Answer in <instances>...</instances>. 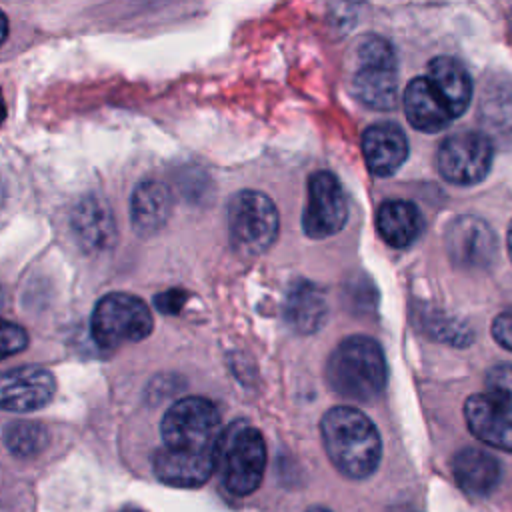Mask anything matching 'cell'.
<instances>
[{
	"label": "cell",
	"mask_w": 512,
	"mask_h": 512,
	"mask_svg": "<svg viewBox=\"0 0 512 512\" xmlns=\"http://www.w3.org/2000/svg\"><path fill=\"white\" fill-rule=\"evenodd\" d=\"M324 450L334 468L352 480L368 478L382 458V440L374 422L354 406H334L320 420Z\"/></svg>",
	"instance_id": "cell-2"
},
{
	"label": "cell",
	"mask_w": 512,
	"mask_h": 512,
	"mask_svg": "<svg viewBox=\"0 0 512 512\" xmlns=\"http://www.w3.org/2000/svg\"><path fill=\"white\" fill-rule=\"evenodd\" d=\"M362 154L374 176H392L408 158L404 130L392 122H376L362 134Z\"/></svg>",
	"instance_id": "cell-12"
},
{
	"label": "cell",
	"mask_w": 512,
	"mask_h": 512,
	"mask_svg": "<svg viewBox=\"0 0 512 512\" xmlns=\"http://www.w3.org/2000/svg\"><path fill=\"white\" fill-rule=\"evenodd\" d=\"M452 470L460 490L472 498L488 496L502 478V466L496 456L486 450L466 446L456 452Z\"/></svg>",
	"instance_id": "cell-15"
},
{
	"label": "cell",
	"mask_w": 512,
	"mask_h": 512,
	"mask_svg": "<svg viewBox=\"0 0 512 512\" xmlns=\"http://www.w3.org/2000/svg\"><path fill=\"white\" fill-rule=\"evenodd\" d=\"M496 406L512 414V364H496L486 374V392Z\"/></svg>",
	"instance_id": "cell-23"
},
{
	"label": "cell",
	"mask_w": 512,
	"mask_h": 512,
	"mask_svg": "<svg viewBox=\"0 0 512 512\" xmlns=\"http://www.w3.org/2000/svg\"><path fill=\"white\" fill-rule=\"evenodd\" d=\"M28 346V334L14 322L0 320V360L22 352Z\"/></svg>",
	"instance_id": "cell-25"
},
{
	"label": "cell",
	"mask_w": 512,
	"mask_h": 512,
	"mask_svg": "<svg viewBox=\"0 0 512 512\" xmlns=\"http://www.w3.org/2000/svg\"><path fill=\"white\" fill-rule=\"evenodd\" d=\"M352 90L368 108L390 110L398 104L396 54L388 40L374 34L360 38Z\"/></svg>",
	"instance_id": "cell-5"
},
{
	"label": "cell",
	"mask_w": 512,
	"mask_h": 512,
	"mask_svg": "<svg viewBox=\"0 0 512 512\" xmlns=\"http://www.w3.org/2000/svg\"><path fill=\"white\" fill-rule=\"evenodd\" d=\"M2 304H4V290L0 288V308H2Z\"/></svg>",
	"instance_id": "cell-33"
},
{
	"label": "cell",
	"mask_w": 512,
	"mask_h": 512,
	"mask_svg": "<svg viewBox=\"0 0 512 512\" xmlns=\"http://www.w3.org/2000/svg\"><path fill=\"white\" fill-rule=\"evenodd\" d=\"M120 512H144V510H140V508H134V506H128V508H124V510H120Z\"/></svg>",
	"instance_id": "cell-32"
},
{
	"label": "cell",
	"mask_w": 512,
	"mask_h": 512,
	"mask_svg": "<svg viewBox=\"0 0 512 512\" xmlns=\"http://www.w3.org/2000/svg\"><path fill=\"white\" fill-rule=\"evenodd\" d=\"M436 160L438 172L446 182L472 186L488 176L494 160V144L484 132H454L442 140Z\"/></svg>",
	"instance_id": "cell-8"
},
{
	"label": "cell",
	"mask_w": 512,
	"mask_h": 512,
	"mask_svg": "<svg viewBox=\"0 0 512 512\" xmlns=\"http://www.w3.org/2000/svg\"><path fill=\"white\" fill-rule=\"evenodd\" d=\"M506 246H508V256L512 260V222H510V228H508V236H506Z\"/></svg>",
	"instance_id": "cell-29"
},
{
	"label": "cell",
	"mask_w": 512,
	"mask_h": 512,
	"mask_svg": "<svg viewBox=\"0 0 512 512\" xmlns=\"http://www.w3.org/2000/svg\"><path fill=\"white\" fill-rule=\"evenodd\" d=\"M492 336L494 340L512 352V310L502 312L492 322Z\"/></svg>",
	"instance_id": "cell-26"
},
{
	"label": "cell",
	"mask_w": 512,
	"mask_h": 512,
	"mask_svg": "<svg viewBox=\"0 0 512 512\" xmlns=\"http://www.w3.org/2000/svg\"><path fill=\"white\" fill-rule=\"evenodd\" d=\"M426 80L432 84L452 118L466 112L472 100V80L462 62L452 56H436L428 64Z\"/></svg>",
	"instance_id": "cell-16"
},
{
	"label": "cell",
	"mask_w": 512,
	"mask_h": 512,
	"mask_svg": "<svg viewBox=\"0 0 512 512\" xmlns=\"http://www.w3.org/2000/svg\"><path fill=\"white\" fill-rule=\"evenodd\" d=\"M376 230L394 248H408L424 230L422 212L408 200H386L376 212Z\"/></svg>",
	"instance_id": "cell-20"
},
{
	"label": "cell",
	"mask_w": 512,
	"mask_h": 512,
	"mask_svg": "<svg viewBox=\"0 0 512 512\" xmlns=\"http://www.w3.org/2000/svg\"><path fill=\"white\" fill-rule=\"evenodd\" d=\"M446 250L452 264L460 270H488L498 258V238L486 220L464 214L450 222Z\"/></svg>",
	"instance_id": "cell-10"
},
{
	"label": "cell",
	"mask_w": 512,
	"mask_h": 512,
	"mask_svg": "<svg viewBox=\"0 0 512 512\" xmlns=\"http://www.w3.org/2000/svg\"><path fill=\"white\" fill-rule=\"evenodd\" d=\"M154 328L152 312L144 300L128 292L102 296L92 312L90 330L100 348L114 350L144 340Z\"/></svg>",
	"instance_id": "cell-6"
},
{
	"label": "cell",
	"mask_w": 512,
	"mask_h": 512,
	"mask_svg": "<svg viewBox=\"0 0 512 512\" xmlns=\"http://www.w3.org/2000/svg\"><path fill=\"white\" fill-rule=\"evenodd\" d=\"M328 304L324 292L310 280L290 284L284 300V320L298 334H312L326 322Z\"/></svg>",
	"instance_id": "cell-18"
},
{
	"label": "cell",
	"mask_w": 512,
	"mask_h": 512,
	"mask_svg": "<svg viewBox=\"0 0 512 512\" xmlns=\"http://www.w3.org/2000/svg\"><path fill=\"white\" fill-rule=\"evenodd\" d=\"M328 386L342 398L368 404L388 382V366L380 344L362 334L344 338L326 362Z\"/></svg>",
	"instance_id": "cell-3"
},
{
	"label": "cell",
	"mask_w": 512,
	"mask_h": 512,
	"mask_svg": "<svg viewBox=\"0 0 512 512\" xmlns=\"http://www.w3.org/2000/svg\"><path fill=\"white\" fill-rule=\"evenodd\" d=\"M6 112V108H4V102H2V98H0V124H2V120H4V114Z\"/></svg>",
	"instance_id": "cell-31"
},
{
	"label": "cell",
	"mask_w": 512,
	"mask_h": 512,
	"mask_svg": "<svg viewBox=\"0 0 512 512\" xmlns=\"http://www.w3.org/2000/svg\"><path fill=\"white\" fill-rule=\"evenodd\" d=\"M6 36H8V18H6V14L0 10V44L6 40Z\"/></svg>",
	"instance_id": "cell-28"
},
{
	"label": "cell",
	"mask_w": 512,
	"mask_h": 512,
	"mask_svg": "<svg viewBox=\"0 0 512 512\" xmlns=\"http://www.w3.org/2000/svg\"><path fill=\"white\" fill-rule=\"evenodd\" d=\"M464 420L480 442L512 452V414L496 406L486 394H474L466 400Z\"/></svg>",
	"instance_id": "cell-14"
},
{
	"label": "cell",
	"mask_w": 512,
	"mask_h": 512,
	"mask_svg": "<svg viewBox=\"0 0 512 512\" xmlns=\"http://www.w3.org/2000/svg\"><path fill=\"white\" fill-rule=\"evenodd\" d=\"M280 228L274 202L258 190H240L228 202V234L242 256H260L276 240Z\"/></svg>",
	"instance_id": "cell-7"
},
{
	"label": "cell",
	"mask_w": 512,
	"mask_h": 512,
	"mask_svg": "<svg viewBox=\"0 0 512 512\" xmlns=\"http://www.w3.org/2000/svg\"><path fill=\"white\" fill-rule=\"evenodd\" d=\"M172 212V192L160 180H142L130 196V220L138 236L156 234Z\"/></svg>",
	"instance_id": "cell-17"
},
{
	"label": "cell",
	"mask_w": 512,
	"mask_h": 512,
	"mask_svg": "<svg viewBox=\"0 0 512 512\" xmlns=\"http://www.w3.org/2000/svg\"><path fill=\"white\" fill-rule=\"evenodd\" d=\"M164 446L154 454L156 476L176 488H198L216 470L218 408L200 396L176 400L160 422Z\"/></svg>",
	"instance_id": "cell-1"
},
{
	"label": "cell",
	"mask_w": 512,
	"mask_h": 512,
	"mask_svg": "<svg viewBox=\"0 0 512 512\" xmlns=\"http://www.w3.org/2000/svg\"><path fill=\"white\" fill-rule=\"evenodd\" d=\"M426 320V326L430 330L432 336L444 340V342H450V344H468L470 342V330L466 324L462 322H456L454 318H448L444 316L442 312H430L424 316Z\"/></svg>",
	"instance_id": "cell-24"
},
{
	"label": "cell",
	"mask_w": 512,
	"mask_h": 512,
	"mask_svg": "<svg viewBox=\"0 0 512 512\" xmlns=\"http://www.w3.org/2000/svg\"><path fill=\"white\" fill-rule=\"evenodd\" d=\"M404 112L408 122L420 130V132H440L444 130L454 118L446 110L444 102L432 88V84L424 78L418 76L414 78L406 90H404Z\"/></svg>",
	"instance_id": "cell-19"
},
{
	"label": "cell",
	"mask_w": 512,
	"mask_h": 512,
	"mask_svg": "<svg viewBox=\"0 0 512 512\" xmlns=\"http://www.w3.org/2000/svg\"><path fill=\"white\" fill-rule=\"evenodd\" d=\"M266 444L258 428L238 420L222 430L216 446V470L232 496L252 494L264 476Z\"/></svg>",
	"instance_id": "cell-4"
},
{
	"label": "cell",
	"mask_w": 512,
	"mask_h": 512,
	"mask_svg": "<svg viewBox=\"0 0 512 512\" xmlns=\"http://www.w3.org/2000/svg\"><path fill=\"white\" fill-rule=\"evenodd\" d=\"M482 120L500 136H512V82L498 80L484 90Z\"/></svg>",
	"instance_id": "cell-21"
},
{
	"label": "cell",
	"mask_w": 512,
	"mask_h": 512,
	"mask_svg": "<svg viewBox=\"0 0 512 512\" xmlns=\"http://www.w3.org/2000/svg\"><path fill=\"white\" fill-rule=\"evenodd\" d=\"M74 236L86 252L108 250L116 240V224L110 206L94 194L84 196L70 216Z\"/></svg>",
	"instance_id": "cell-13"
},
{
	"label": "cell",
	"mask_w": 512,
	"mask_h": 512,
	"mask_svg": "<svg viewBox=\"0 0 512 512\" xmlns=\"http://www.w3.org/2000/svg\"><path fill=\"white\" fill-rule=\"evenodd\" d=\"M4 444L18 458H32L46 448L48 430L40 422L16 420L4 428Z\"/></svg>",
	"instance_id": "cell-22"
},
{
	"label": "cell",
	"mask_w": 512,
	"mask_h": 512,
	"mask_svg": "<svg viewBox=\"0 0 512 512\" xmlns=\"http://www.w3.org/2000/svg\"><path fill=\"white\" fill-rule=\"evenodd\" d=\"M348 202L340 180L326 170L308 178V196L302 212V230L308 238L322 240L344 228Z\"/></svg>",
	"instance_id": "cell-9"
},
{
	"label": "cell",
	"mask_w": 512,
	"mask_h": 512,
	"mask_svg": "<svg viewBox=\"0 0 512 512\" xmlns=\"http://www.w3.org/2000/svg\"><path fill=\"white\" fill-rule=\"evenodd\" d=\"M510 26H512V14H510Z\"/></svg>",
	"instance_id": "cell-34"
},
{
	"label": "cell",
	"mask_w": 512,
	"mask_h": 512,
	"mask_svg": "<svg viewBox=\"0 0 512 512\" xmlns=\"http://www.w3.org/2000/svg\"><path fill=\"white\" fill-rule=\"evenodd\" d=\"M56 392V380L42 366H18L0 374V408L6 412H34L44 408Z\"/></svg>",
	"instance_id": "cell-11"
},
{
	"label": "cell",
	"mask_w": 512,
	"mask_h": 512,
	"mask_svg": "<svg viewBox=\"0 0 512 512\" xmlns=\"http://www.w3.org/2000/svg\"><path fill=\"white\" fill-rule=\"evenodd\" d=\"M308 512H332V510H328V508H324V506H314V508H310Z\"/></svg>",
	"instance_id": "cell-30"
},
{
	"label": "cell",
	"mask_w": 512,
	"mask_h": 512,
	"mask_svg": "<svg viewBox=\"0 0 512 512\" xmlns=\"http://www.w3.org/2000/svg\"><path fill=\"white\" fill-rule=\"evenodd\" d=\"M184 300H186V294L182 290H168V292H162L154 298L156 302V308L164 314H176L182 306H184Z\"/></svg>",
	"instance_id": "cell-27"
}]
</instances>
